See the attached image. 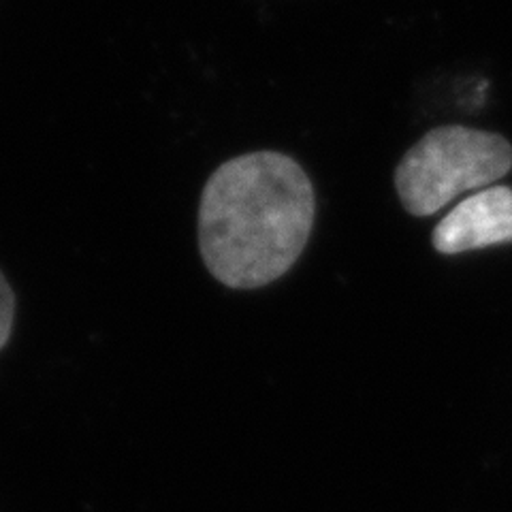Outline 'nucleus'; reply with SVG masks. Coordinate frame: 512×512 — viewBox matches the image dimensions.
Segmentation results:
<instances>
[{
    "instance_id": "f257e3e1",
    "label": "nucleus",
    "mask_w": 512,
    "mask_h": 512,
    "mask_svg": "<svg viewBox=\"0 0 512 512\" xmlns=\"http://www.w3.org/2000/svg\"><path fill=\"white\" fill-rule=\"evenodd\" d=\"M316 195L308 173L282 152H250L222 163L205 182L199 250L205 267L235 291L282 278L314 227Z\"/></svg>"
},
{
    "instance_id": "f03ea898",
    "label": "nucleus",
    "mask_w": 512,
    "mask_h": 512,
    "mask_svg": "<svg viewBox=\"0 0 512 512\" xmlns=\"http://www.w3.org/2000/svg\"><path fill=\"white\" fill-rule=\"evenodd\" d=\"M512 171V146L498 133L448 124L429 131L395 169L404 210L416 218L440 212L461 192L487 188Z\"/></svg>"
},
{
    "instance_id": "20e7f679",
    "label": "nucleus",
    "mask_w": 512,
    "mask_h": 512,
    "mask_svg": "<svg viewBox=\"0 0 512 512\" xmlns=\"http://www.w3.org/2000/svg\"><path fill=\"white\" fill-rule=\"evenodd\" d=\"M13 316H15V297L9 282L0 274V348L9 340L13 329Z\"/></svg>"
},
{
    "instance_id": "7ed1b4c3",
    "label": "nucleus",
    "mask_w": 512,
    "mask_h": 512,
    "mask_svg": "<svg viewBox=\"0 0 512 512\" xmlns=\"http://www.w3.org/2000/svg\"><path fill=\"white\" fill-rule=\"evenodd\" d=\"M512 242V188L478 190L446 214L431 233L436 252L453 256Z\"/></svg>"
}]
</instances>
